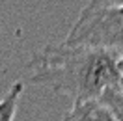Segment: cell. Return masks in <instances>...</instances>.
Here are the masks:
<instances>
[{"label": "cell", "instance_id": "1", "mask_svg": "<svg viewBox=\"0 0 123 121\" xmlns=\"http://www.w3.org/2000/svg\"><path fill=\"white\" fill-rule=\"evenodd\" d=\"M117 58L101 48L50 43L30 60L26 82L65 95L73 103L101 99L103 93L123 86Z\"/></svg>", "mask_w": 123, "mask_h": 121}, {"label": "cell", "instance_id": "4", "mask_svg": "<svg viewBox=\"0 0 123 121\" xmlns=\"http://www.w3.org/2000/svg\"><path fill=\"white\" fill-rule=\"evenodd\" d=\"M23 91H24L23 80H17V82L11 84V88L6 91V95L0 99V121H13Z\"/></svg>", "mask_w": 123, "mask_h": 121}, {"label": "cell", "instance_id": "6", "mask_svg": "<svg viewBox=\"0 0 123 121\" xmlns=\"http://www.w3.org/2000/svg\"><path fill=\"white\" fill-rule=\"evenodd\" d=\"M88 8H114V6H123V0H90L86 4Z\"/></svg>", "mask_w": 123, "mask_h": 121}, {"label": "cell", "instance_id": "3", "mask_svg": "<svg viewBox=\"0 0 123 121\" xmlns=\"http://www.w3.org/2000/svg\"><path fill=\"white\" fill-rule=\"evenodd\" d=\"M62 121H116V119L112 112L99 99H93V101L73 103L71 108L63 114Z\"/></svg>", "mask_w": 123, "mask_h": 121}, {"label": "cell", "instance_id": "2", "mask_svg": "<svg viewBox=\"0 0 123 121\" xmlns=\"http://www.w3.org/2000/svg\"><path fill=\"white\" fill-rule=\"evenodd\" d=\"M65 45L90 47L123 54V6L114 8H84L80 9L65 37Z\"/></svg>", "mask_w": 123, "mask_h": 121}, {"label": "cell", "instance_id": "7", "mask_svg": "<svg viewBox=\"0 0 123 121\" xmlns=\"http://www.w3.org/2000/svg\"><path fill=\"white\" fill-rule=\"evenodd\" d=\"M117 71H119V76L123 78V54L117 58Z\"/></svg>", "mask_w": 123, "mask_h": 121}, {"label": "cell", "instance_id": "5", "mask_svg": "<svg viewBox=\"0 0 123 121\" xmlns=\"http://www.w3.org/2000/svg\"><path fill=\"white\" fill-rule=\"evenodd\" d=\"M99 101L112 112L116 121H123V86L103 93V97Z\"/></svg>", "mask_w": 123, "mask_h": 121}]
</instances>
